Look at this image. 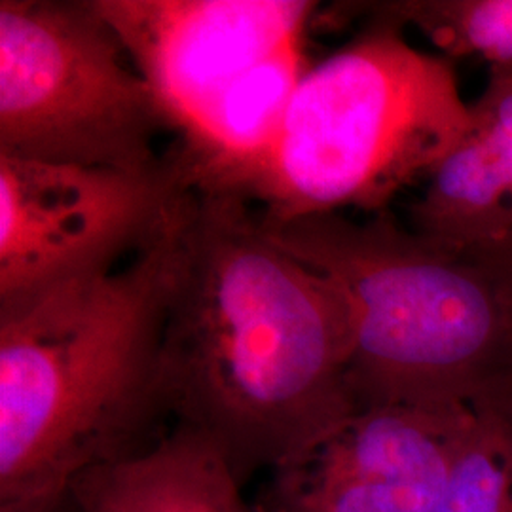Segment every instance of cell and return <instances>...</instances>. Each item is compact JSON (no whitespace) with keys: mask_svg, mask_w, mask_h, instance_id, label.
<instances>
[{"mask_svg":"<svg viewBox=\"0 0 512 512\" xmlns=\"http://www.w3.org/2000/svg\"><path fill=\"white\" fill-rule=\"evenodd\" d=\"M251 205L188 192L160 361L167 418L211 440L241 482L359 412L346 294L275 245Z\"/></svg>","mask_w":512,"mask_h":512,"instance_id":"obj_1","label":"cell"},{"mask_svg":"<svg viewBox=\"0 0 512 512\" xmlns=\"http://www.w3.org/2000/svg\"><path fill=\"white\" fill-rule=\"evenodd\" d=\"M186 196L128 264L0 304V511L59 503L162 435L150 433L167 418L160 361Z\"/></svg>","mask_w":512,"mask_h":512,"instance_id":"obj_2","label":"cell"},{"mask_svg":"<svg viewBox=\"0 0 512 512\" xmlns=\"http://www.w3.org/2000/svg\"><path fill=\"white\" fill-rule=\"evenodd\" d=\"M266 236L346 294L359 410L512 412V262L421 238L387 213L266 222Z\"/></svg>","mask_w":512,"mask_h":512,"instance_id":"obj_3","label":"cell"},{"mask_svg":"<svg viewBox=\"0 0 512 512\" xmlns=\"http://www.w3.org/2000/svg\"><path fill=\"white\" fill-rule=\"evenodd\" d=\"M473 126L452 59L421 52L397 23L370 19L302 76L247 202L266 222L349 207L384 213Z\"/></svg>","mask_w":512,"mask_h":512,"instance_id":"obj_4","label":"cell"},{"mask_svg":"<svg viewBox=\"0 0 512 512\" xmlns=\"http://www.w3.org/2000/svg\"><path fill=\"white\" fill-rule=\"evenodd\" d=\"M169 131L93 0H0V154L152 173Z\"/></svg>","mask_w":512,"mask_h":512,"instance_id":"obj_5","label":"cell"},{"mask_svg":"<svg viewBox=\"0 0 512 512\" xmlns=\"http://www.w3.org/2000/svg\"><path fill=\"white\" fill-rule=\"evenodd\" d=\"M190 190L173 148L152 173L0 154V304L114 272Z\"/></svg>","mask_w":512,"mask_h":512,"instance_id":"obj_6","label":"cell"},{"mask_svg":"<svg viewBox=\"0 0 512 512\" xmlns=\"http://www.w3.org/2000/svg\"><path fill=\"white\" fill-rule=\"evenodd\" d=\"M145 78L179 147L279 55L308 48L310 0H93Z\"/></svg>","mask_w":512,"mask_h":512,"instance_id":"obj_7","label":"cell"},{"mask_svg":"<svg viewBox=\"0 0 512 512\" xmlns=\"http://www.w3.org/2000/svg\"><path fill=\"white\" fill-rule=\"evenodd\" d=\"M478 412L366 406L268 473L260 512H431Z\"/></svg>","mask_w":512,"mask_h":512,"instance_id":"obj_8","label":"cell"},{"mask_svg":"<svg viewBox=\"0 0 512 512\" xmlns=\"http://www.w3.org/2000/svg\"><path fill=\"white\" fill-rule=\"evenodd\" d=\"M219 448L173 425L137 452L80 476L71 499L80 512H260Z\"/></svg>","mask_w":512,"mask_h":512,"instance_id":"obj_9","label":"cell"},{"mask_svg":"<svg viewBox=\"0 0 512 512\" xmlns=\"http://www.w3.org/2000/svg\"><path fill=\"white\" fill-rule=\"evenodd\" d=\"M408 228L458 249L490 247L511 234V165L476 116L469 135L427 179Z\"/></svg>","mask_w":512,"mask_h":512,"instance_id":"obj_10","label":"cell"},{"mask_svg":"<svg viewBox=\"0 0 512 512\" xmlns=\"http://www.w3.org/2000/svg\"><path fill=\"white\" fill-rule=\"evenodd\" d=\"M363 8L372 19L412 25L444 57L512 65V0H395Z\"/></svg>","mask_w":512,"mask_h":512,"instance_id":"obj_11","label":"cell"},{"mask_svg":"<svg viewBox=\"0 0 512 512\" xmlns=\"http://www.w3.org/2000/svg\"><path fill=\"white\" fill-rule=\"evenodd\" d=\"M431 512H512V414L478 412Z\"/></svg>","mask_w":512,"mask_h":512,"instance_id":"obj_12","label":"cell"},{"mask_svg":"<svg viewBox=\"0 0 512 512\" xmlns=\"http://www.w3.org/2000/svg\"><path fill=\"white\" fill-rule=\"evenodd\" d=\"M471 109L512 169V65L492 67L488 84Z\"/></svg>","mask_w":512,"mask_h":512,"instance_id":"obj_13","label":"cell"},{"mask_svg":"<svg viewBox=\"0 0 512 512\" xmlns=\"http://www.w3.org/2000/svg\"><path fill=\"white\" fill-rule=\"evenodd\" d=\"M480 249H482V247H480ZM488 249H492L497 255L503 256V258H507L509 262H512V232L507 238H503L501 241L494 243V245H490Z\"/></svg>","mask_w":512,"mask_h":512,"instance_id":"obj_14","label":"cell"},{"mask_svg":"<svg viewBox=\"0 0 512 512\" xmlns=\"http://www.w3.org/2000/svg\"><path fill=\"white\" fill-rule=\"evenodd\" d=\"M69 499V497H67ZM67 499L54 503V505H44V507H33V509H18V511H0V512H61L65 509Z\"/></svg>","mask_w":512,"mask_h":512,"instance_id":"obj_15","label":"cell"}]
</instances>
